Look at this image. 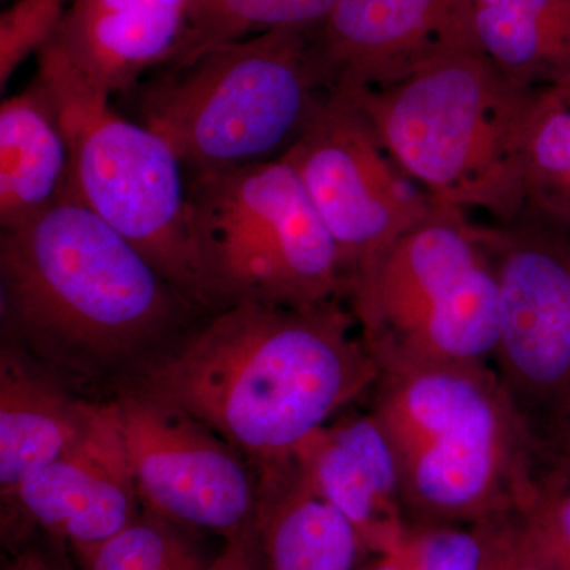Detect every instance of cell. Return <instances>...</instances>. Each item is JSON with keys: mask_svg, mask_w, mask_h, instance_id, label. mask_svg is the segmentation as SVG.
Here are the masks:
<instances>
[{"mask_svg": "<svg viewBox=\"0 0 570 570\" xmlns=\"http://www.w3.org/2000/svg\"><path fill=\"white\" fill-rule=\"evenodd\" d=\"M355 325L337 299L236 303L149 367L146 395L276 463L376 385L381 367Z\"/></svg>", "mask_w": 570, "mask_h": 570, "instance_id": "obj_1", "label": "cell"}, {"mask_svg": "<svg viewBox=\"0 0 570 570\" xmlns=\"http://www.w3.org/2000/svg\"><path fill=\"white\" fill-rule=\"evenodd\" d=\"M0 277L3 318L41 354L78 370L121 362L200 309L70 197L2 230Z\"/></svg>", "mask_w": 570, "mask_h": 570, "instance_id": "obj_2", "label": "cell"}, {"mask_svg": "<svg viewBox=\"0 0 570 570\" xmlns=\"http://www.w3.org/2000/svg\"><path fill=\"white\" fill-rule=\"evenodd\" d=\"M370 411L395 452L409 524H474L524 512L539 444L491 365H381Z\"/></svg>", "mask_w": 570, "mask_h": 570, "instance_id": "obj_3", "label": "cell"}, {"mask_svg": "<svg viewBox=\"0 0 570 570\" xmlns=\"http://www.w3.org/2000/svg\"><path fill=\"white\" fill-rule=\"evenodd\" d=\"M532 94L482 52L469 51L346 99L366 116L397 167L436 204L508 223L527 206L524 140Z\"/></svg>", "mask_w": 570, "mask_h": 570, "instance_id": "obj_4", "label": "cell"}, {"mask_svg": "<svg viewBox=\"0 0 570 570\" xmlns=\"http://www.w3.org/2000/svg\"><path fill=\"white\" fill-rule=\"evenodd\" d=\"M316 31L276 29L156 71L141 89V122L187 175L279 159L330 96Z\"/></svg>", "mask_w": 570, "mask_h": 570, "instance_id": "obj_5", "label": "cell"}, {"mask_svg": "<svg viewBox=\"0 0 570 570\" xmlns=\"http://www.w3.org/2000/svg\"><path fill=\"white\" fill-rule=\"evenodd\" d=\"M377 365H491L499 336L497 276L468 214L439 205L347 285Z\"/></svg>", "mask_w": 570, "mask_h": 570, "instance_id": "obj_6", "label": "cell"}, {"mask_svg": "<svg viewBox=\"0 0 570 570\" xmlns=\"http://www.w3.org/2000/svg\"><path fill=\"white\" fill-rule=\"evenodd\" d=\"M187 178L209 309L250 299L316 305L346 294L335 243L284 157Z\"/></svg>", "mask_w": 570, "mask_h": 570, "instance_id": "obj_7", "label": "cell"}, {"mask_svg": "<svg viewBox=\"0 0 570 570\" xmlns=\"http://www.w3.org/2000/svg\"><path fill=\"white\" fill-rule=\"evenodd\" d=\"M50 89L70 146L67 197L141 250L195 306L209 309L189 178L170 142L97 94Z\"/></svg>", "mask_w": 570, "mask_h": 570, "instance_id": "obj_8", "label": "cell"}, {"mask_svg": "<svg viewBox=\"0 0 570 570\" xmlns=\"http://www.w3.org/2000/svg\"><path fill=\"white\" fill-rule=\"evenodd\" d=\"M478 234L498 284L493 367L540 445L570 407V223L524 208Z\"/></svg>", "mask_w": 570, "mask_h": 570, "instance_id": "obj_9", "label": "cell"}, {"mask_svg": "<svg viewBox=\"0 0 570 570\" xmlns=\"http://www.w3.org/2000/svg\"><path fill=\"white\" fill-rule=\"evenodd\" d=\"M283 157L335 243L346 291L360 272L438 206L397 167L366 116L346 97L328 96Z\"/></svg>", "mask_w": 570, "mask_h": 570, "instance_id": "obj_10", "label": "cell"}, {"mask_svg": "<svg viewBox=\"0 0 570 570\" xmlns=\"http://www.w3.org/2000/svg\"><path fill=\"white\" fill-rule=\"evenodd\" d=\"M135 485L149 512L225 539L254 521L257 490L238 450L146 393L111 403Z\"/></svg>", "mask_w": 570, "mask_h": 570, "instance_id": "obj_11", "label": "cell"}, {"mask_svg": "<svg viewBox=\"0 0 570 570\" xmlns=\"http://www.w3.org/2000/svg\"><path fill=\"white\" fill-rule=\"evenodd\" d=\"M316 47L330 96L377 91L479 51L474 0H336Z\"/></svg>", "mask_w": 570, "mask_h": 570, "instance_id": "obj_12", "label": "cell"}, {"mask_svg": "<svg viewBox=\"0 0 570 570\" xmlns=\"http://www.w3.org/2000/svg\"><path fill=\"white\" fill-rule=\"evenodd\" d=\"M193 0H71L37 55L45 85L111 97L175 61Z\"/></svg>", "mask_w": 570, "mask_h": 570, "instance_id": "obj_13", "label": "cell"}, {"mask_svg": "<svg viewBox=\"0 0 570 570\" xmlns=\"http://www.w3.org/2000/svg\"><path fill=\"white\" fill-rule=\"evenodd\" d=\"M3 499L71 550L104 542L138 519L141 499L111 404L99 407L77 444Z\"/></svg>", "mask_w": 570, "mask_h": 570, "instance_id": "obj_14", "label": "cell"}, {"mask_svg": "<svg viewBox=\"0 0 570 570\" xmlns=\"http://www.w3.org/2000/svg\"><path fill=\"white\" fill-rule=\"evenodd\" d=\"M322 497L352 524L366 553L400 546L409 530L400 468L373 412L330 422L292 453Z\"/></svg>", "mask_w": 570, "mask_h": 570, "instance_id": "obj_15", "label": "cell"}, {"mask_svg": "<svg viewBox=\"0 0 570 570\" xmlns=\"http://www.w3.org/2000/svg\"><path fill=\"white\" fill-rule=\"evenodd\" d=\"M254 530L265 570H358L366 553L351 523L292 456L264 466Z\"/></svg>", "mask_w": 570, "mask_h": 570, "instance_id": "obj_16", "label": "cell"}, {"mask_svg": "<svg viewBox=\"0 0 570 570\" xmlns=\"http://www.w3.org/2000/svg\"><path fill=\"white\" fill-rule=\"evenodd\" d=\"M70 165L55 99L37 77L0 105V230L20 227L63 200Z\"/></svg>", "mask_w": 570, "mask_h": 570, "instance_id": "obj_17", "label": "cell"}, {"mask_svg": "<svg viewBox=\"0 0 570 570\" xmlns=\"http://www.w3.org/2000/svg\"><path fill=\"white\" fill-rule=\"evenodd\" d=\"M97 404L67 395L20 362L0 356V489L3 494L58 460L92 425Z\"/></svg>", "mask_w": 570, "mask_h": 570, "instance_id": "obj_18", "label": "cell"}, {"mask_svg": "<svg viewBox=\"0 0 570 570\" xmlns=\"http://www.w3.org/2000/svg\"><path fill=\"white\" fill-rule=\"evenodd\" d=\"M474 28L479 51L520 88L570 73V0H474Z\"/></svg>", "mask_w": 570, "mask_h": 570, "instance_id": "obj_19", "label": "cell"}, {"mask_svg": "<svg viewBox=\"0 0 570 570\" xmlns=\"http://www.w3.org/2000/svg\"><path fill=\"white\" fill-rule=\"evenodd\" d=\"M336 0H193L186 33L167 69L194 62L205 52L276 29L321 28Z\"/></svg>", "mask_w": 570, "mask_h": 570, "instance_id": "obj_20", "label": "cell"}, {"mask_svg": "<svg viewBox=\"0 0 570 570\" xmlns=\"http://www.w3.org/2000/svg\"><path fill=\"white\" fill-rule=\"evenodd\" d=\"M524 183V208L570 223V73L532 94Z\"/></svg>", "mask_w": 570, "mask_h": 570, "instance_id": "obj_21", "label": "cell"}, {"mask_svg": "<svg viewBox=\"0 0 570 570\" xmlns=\"http://www.w3.org/2000/svg\"><path fill=\"white\" fill-rule=\"evenodd\" d=\"M183 527L149 512L96 546L71 550L82 570H208Z\"/></svg>", "mask_w": 570, "mask_h": 570, "instance_id": "obj_22", "label": "cell"}, {"mask_svg": "<svg viewBox=\"0 0 570 570\" xmlns=\"http://www.w3.org/2000/svg\"><path fill=\"white\" fill-rule=\"evenodd\" d=\"M71 0H18L0 14V88L51 39Z\"/></svg>", "mask_w": 570, "mask_h": 570, "instance_id": "obj_23", "label": "cell"}, {"mask_svg": "<svg viewBox=\"0 0 570 570\" xmlns=\"http://www.w3.org/2000/svg\"><path fill=\"white\" fill-rule=\"evenodd\" d=\"M404 547L414 570H480L482 523L412 524Z\"/></svg>", "mask_w": 570, "mask_h": 570, "instance_id": "obj_24", "label": "cell"}, {"mask_svg": "<svg viewBox=\"0 0 570 570\" xmlns=\"http://www.w3.org/2000/svg\"><path fill=\"white\" fill-rule=\"evenodd\" d=\"M480 523L483 532L480 570H558L524 513L510 512Z\"/></svg>", "mask_w": 570, "mask_h": 570, "instance_id": "obj_25", "label": "cell"}, {"mask_svg": "<svg viewBox=\"0 0 570 570\" xmlns=\"http://www.w3.org/2000/svg\"><path fill=\"white\" fill-rule=\"evenodd\" d=\"M558 570H570V478L554 472L540 479L538 494L524 510Z\"/></svg>", "mask_w": 570, "mask_h": 570, "instance_id": "obj_26", "label": "cell"}, {"mask_svg": "<svg viewBox=\"0 0 570 570\" xmlns=\"http://www.w3.org/2000/svg\"><path fill=\"white\" fill-rule=\"evenodd\" d=\"M208 570H265L254 521L246 530L225 539L223 551L214 558Z\"/></svg>", "mask_w": 570, "mask_h": 570, "instance_id": "obj_27", "label": "cell"}, {"mask_svg": "<svg viewBox=\"0 0 570 570\" xmlns=\"http://www.w3.org/2000/svg\"><path fill=\"white\" fill-rule=\"evenodd\" d=\"M3 570H71L66 561L40 549L21 550Z\"/></svg>", "mask_w": 570, "mask_h": 570, "instance_id": "obj_28", "label": "cell"}, {"mask_svg": "<svg viewBox=\"0 0 570 570\" xmlns=\"http://www.w3.org/2000/svg\"><path fill=\"white\" fill-rule=\"evenodd\" d=\"M547 441H549L550 448H553L554 456L558 460L557 472L570 478V407L550 431Z\"/></svg>", "mask_w": 570, "mask_h": 570, "instance_id": "obj_29", "label": "cell"}, {"mask_svg": "<svg viewBox=\"0 0 570 570\" xmlns=\"http://www.w3.org/2000/svg\"><path fill=\"white\" fill-rule=\"evenodd\" d=\"M362 570H414L406 547H404V539L395 549L374 554V560Z\"/></svg>", "mask_w": 570, "mask_h": 570, "instance_id": "obj_30", "label": "cell"}]
</instances>
